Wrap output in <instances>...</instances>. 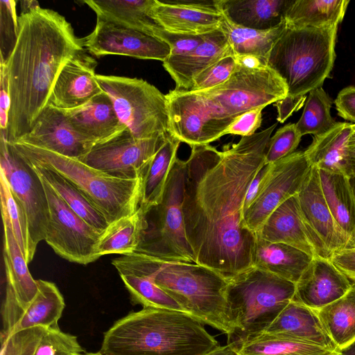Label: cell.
<instances>
[{"label":"cell","instance_id":"31","mask_svg":"<svg viewBox=\"0 0 355 355\" xmlns=\"http://www.w3.org/2000/svg\"><path fill=\"white\" fill-rule=\"evenodd\" d=\"M318 171L322 193L331 214L355 243V195L349 178L345 174Z\"/></svg>","mask_w":355,"mask_h":355},{"label":"cell","instance_id":"49","mask_svg":"<svg viewBox=\"0 0 355 355\" xmlns=\"http://www.w3.org/2000/svg\"><path fill=\"white\" fill-rule=\"evenodd\" d=\"M263 107L256 108L238 116L228 127L225 135L248 137L256 133L262 122Z\"/></svg>","mask_w":355,"mask_h":355},{"label":"cell","instance_id":"42","mask_svg":"<svg viewBox=\"0 0 355 355\" xmlns=\"http://www.w3.org/2000/svg\"><path fill=\"white\" fill-rule=\"evenodd\" d=\"M0 173L1 214L8 218L17 243L26 262L29 263L33 259L31 257L26 215L22 206L12 194L4 175L1 172Z\"/></svg>","mask_w":355,"mask_h":355},{"label":"cell","instance_id":"51","mask_svg":"<svg viewBox=\"0 0 355 355\" xmlns=\"http://www.w3.org/2000/svg\"><path fill=\"white\" fill-rule=\"evenodd\" d=\"M10 92L7 69L4 62H0V126L6 132L8 124Z\"/></svg>","mask_w":355,"mask_h":355},{"label":"cell","instance_id":"18","mask_svg":"<svg viewBox=\"0 0 355 355\" xmlns=\"http://www.w3.org/2000/svg\"><path fill=\"white\" fill-rule=\"evenodd\" d=\"M151 14L167 32L190 35H207L218 31L224 19L216 1L155 0Z\"/></svg>","mask_w":355,"mask_h":355},{"label":"cell","instance_id":"6","mask_svg":"<svg viewBox=\"0 0 355 355\" xmlns=\"http://www.w3.org/2000/svg\"><path fill=\"white\" fill-rule=\"evenodd\" d=\"M227 282V301L234 327L227 344L238 350L268 328L293 300L296 284L254 266Z\"/></svg>","mask_w":355,"mask_h":355},{"label":"cell","instance_id":"30","mask_svg":"<svg viewBox=\"0 0 355 355\" xmlns=\"http://www.w3.org/2000/svg\"><path fill=\"white\" fill-rule=\"evenodd\" d=\"M352 132V124L337 122L327 132L313 136L304 150L311 166L326 172L345 174L346 151Z\"/></svg>","mask_w":355,"mask_h":355},{"label":"cell","instance_id":"9","mask_svg":"<svg viewBox=\"0 0 355 355\" xmlns=\"http://www.w3.org/2000/svg\"><path fill=\"white\" fill-rule=\"evenodd\" d=\"M96 78L121 123L136 139L169 132L167 99L154 85L137 78L98 74Z\"/></svg>","mask_w":355,"mask_h":355},{"label":"cell","instance_id":"38","mask_svg":"<svg viewBox=\"0 0 355 355\" xmlns=\"http://www.w3.org/2000/svg\"><path fill=\"white\" fill-rule=\"evenodd\" d=\"M142 230L143 213L139 208L134 214L110 223L97 243V255L100 257L113 254L125 255L136 252Z\"/></svg>","mask_w":355,"mask_h":355},{"label":"cell","instance_id":"21","mask_svg":"<svg viewBox=\"0 0 355 355\" xmlns=\"http://www.w3.org/2000/svg\"><path fill=\"white\" fill-rule=\"evenodd\" d=\"M96 64L85 51L71 58L60 72L48 105L61 110L73 109L102 93L96 78Z\"/></svg>","mask_w":355,"mask_h":355},{"label":"cell","instance_id":"16","mask_svg":"<svg viewBox=\"0 0 355 355\" xmlns=\"http://www.w3.org/2000/svg\"><path fill=\"white\" fill-rule=\"evenodd\" d=\"M83 39L85 49L96 57L118 55L163 62L171 53L170 46L152 34L98 19Z\"/></svg>","mask_w":355,"mask_h":355},{"label":"cell","instance_id":"20","mask_svg":"<svg viewBox=\"0 0 355 355\" xmlns=\"http://www.w3.org/2000/svg\"><path fill=\"white\" fill-rule=\"evenodd\" d=\"M255 236L269 242L288 245L313 258L330 259L306 223L300 209L297 194L278 207Z\"/></svg>","mask_w":355,"mask_h":355},{"label":"cell","instance_id":"35","mask_svg":"<svg viewBox=\"0 0 355 355\" xmlns=\"http://www.w3.org/2000/svg\"><path fill=\"white\" fill-rule=\"evenodd\" d=\"M27 162L87 223L101 232L108 227L110 223L103 212L72 183L49 168Z\"/></svg>","mask_w":355,"mask_h":355},{"label":"cell","instance_id":"59","mask_svg":"<svg viewBox=\"0 0 355 355\" xmlns=\"http://www.w3.org/2000/svg\"><path fill=\"white\" fill-rule=\"evenodd\" d=\"M355 144V124H352V132L349 137L348 145Z\"/></svg>","mask_w":355,"mask_h":355},{"label":"cell","instance_id":"25","mask_svg":"<svg viewBox=\"0 0 355 355\" xmlns=\"http://www.w3.org/2000/svg\"><path fill=\"white\" fill-rule=\"evenodd\" d=\"M264 332L338 351L316 310L294 300L288 303Z\"/></svg>","mask_w":355,"mask_h":355},{"label":"cell","instance_id":"23","mask_svg":"<svg viewBox=\"0 0 355 355\" xmlns=\"http://www.w3.org/2000/svg\"><path fill=\"white\" fill-rule=\"evenodd\" d=\"M228 55H234L225 35L220 29L207 34L205 40L192 51L170 55L163 62V67L175 81V89L189 91L199 73Z\"/></svg>","mask_w":355,"mask_h":355},{"label":"cell","instance_id":"26","mask_svg":"<svg viewBox=\"0 0 355 355\" xmlns=\"http://www.w3.org/2000/svg\"><path fill=\"white\" fill-rule=\"evenodd\" d=\"M293 0H216L223 17L246 28L264 31L282 24Z\"/></svg>","mask_w":355,"mask_h":355},{"label":"cell","instance_id":"46","mask_svg":"<svg viewBox=\"0 0 355 355\" xmlns=\"http://www.w3.org/2000/svg\"><path fill=\"white\" fill-rule=\"evenodd\" d=\"M0 10V62H5L15 47L19 33L16 1L1 0Z\"/></svg>","mask_w":355,"mask_h":355},{"label":"cell","instance_id":"34","mask_svg":"<svg viewBox=\"0 0 355 355\" xmlns=\"http://www.w3.org/2000/svg\"><path fill=\"white\" fill-rule=\"evenodd\" d=\"M225 35L235 58L254 56L268 65L269 54L286 29L284 21L271 29L259 31L233 24L225 17L220 28Z\"/></svg>","mask_w":355,"mask_h":355},{"label":"cell","instance_id":"44","mask_svg":"<svg viewBox=\"0 0 355 355\" xmlns=\"http://www.w3.org/2000/svg\"><path fill=\"white\" fill-rule=\"evenodd\" d=\"M295 123H288L270 137L264 166L275 163L295 152L302 138Z\"/></svg>","mask_w":355,"mask_h":355},{"label":"cell","instance_id":"53","mask_svg":"<svg viewBox=\"0 0 355 355\" xmlns=\"http://www.w3.org/2000/svg\"><path fill=\"white\" fill-rule=\"evenodd\" d=\"M306 99V96L295 98L286 96L284 98L276 102L275 105L278 112L277 121L284 123L293 112L297 111L304 105Z\"/></svg>","mask_w":355,"mask_h":355},{"label":"cell","instance_id":"4","mask_svg":"<svg viewBox=\"0 0 355 355\" xmlns=\"http://www.w3.org/2000/svg\"><path fill=\"white\" fill-rule=\"evenodd\" d=\"M204 323L182 311L146 307L104 333L103 355H207L219 347Z\"/></svg>","mask_w":355,"mask_h":355},{"label":"cell","instance_id":"13","mask_svg":"<svg viewBox=\"0 0 355 355\" xmlns=\"http://www.w3.org/2000/svg\"><path fill=\"white\" fill-rule=\"evenodd\" d=\"M49 207L45 241L63 259L86 265L97 260L103 233L78 216L40 176Z\"/></svg>","mask_w":355,"mask_h":355},{"label":"cell","instance_id":"56","mask_svg":"<svg viewBox=\"0 0 355 355\" xmlns=\"http://www.w3.org/2000/svg\"><path fill=\"white\" fill-rule=\"evenodd\" d=\"M207 355H239L236 348L232 344L219 346Z\"/></svg>","mask_w":355,"mask_h":355},{"label":"cell","instance_id":"12","mask_svg":"<svg viewBox=\"0 0 355 355\" xmlns=\"http://www.w3.org/2000/svg\"><path fill=\"white\" fill-rule=\"evenodd\" d=\"M1 172L22 206L27 218L31 257L37 244L45 240L49 207L42 180L32 166L8 142L1 132Z\"/></svg>","mask_w":355,"mask_h":355},{"label":"cell","instance_id":"15","mask_svg":"<svg viewBox=\"0 0 355 355\" xmlns=\"http://www.w3.org/2000/svg\"><path fill=\"white\" fill-rule=\"evenodd\" d=\"M170 134L167 132L150 139H138L125 128L110 139L94 146L78 159L116 178H142L151 159Z\"/></svg>","mask_w":355,"mask_h":355},{"label":"cell","instance_id":"28","mask_svg":"<svg viewBox=\"0 0 355 355\" xmlns=\"http://www.w3.org/2000/svg\"><path fill=\"white\" fill-rule=\"evenodd\" d=\"M154 1L155 0H87L83 2L96 13L98 19L156 36L162 28L155 21L151 14Z\"/></svg>","mask_w":355,"mask_h":355},{"label":"cell","instance_id":"52","mask_svg":"<svg viewBox=\"0 0 355 355\" xmlns=\"http://www.w3.org/2000/svg\"><path fill=\"white\" fill-rule=\"evenodd\" d=\"M330 261L355 283V247L335 252Z\"/></svg>","mask_w":355,"mask_h":355},{"label":"cell","instance_id":"40","mask_svg":"<svg viewBox=\"0 0 355 355\" xmlns=\"http://www.w3.org/2000/svg\"><path fill=\"white\" fill-rule=\"evenodd\" d=\"M332 104V99L322 87L309 93L302 116L295 123L302 136L323 134L336 124L330 114Z\"/></svg>","mask_w":355,"mask_h":355},{"label":"cell","instance_id":"60","mask_svg":"<svg viewBox=\"0 0 355 355\" xmlns=\"http://www.w3.org/2000/svg\"><path fill=\"white\" fill-rule=\"evenodd\" d=\"M350 184L355 195V177L349 178Z\"/></svg>","mask_w":355,"mask_h":355},{"label":"cell","instance_id":"54","mask_svg":"<svg viewBox=\"0 0 355 355\" xmlns=\"http://www.w3.org/2000/svg\"><path fill=\"white\" fill-rule=\"evenodd\" d=\"M267 171V166L265 165L256 175L252 180L246 192L244 204H243V215L246 210L252 205L256 198L259 191L261 182Z\"/></svg>","mask_w":355,"mask_h":355},{"label":"cell","instance_id":"29","mask_svg":"<svg viewBox=\"0 0 355 355\" xmlns=\"http://www.w3.org/2000/svg\"><path fill=\"white\" fill-rule=\"evenodd\" d=\"M3 226V261L6 280L19 306L25 310L38 292L37 280L31 276L23 252L12 232L8 218L2 215Z\"/></svg>","mask_w":355,"mask_h":355},{"label":"cell","instance_id":"45","mask_svg":"<svg viewBox=\"0 0 355 355\" xmlns=\"http://www.w3.org/2000/svg\"><path fill=\"white\" fill-rule=\"evenodd\" d=\"M47 329L35 327L21 330L1 339V355H35Z\"/></svg>","mask_w":355,"mask_h":355},{"label":"cell","instance_id":"61","mask_svg":"<svg viewBox=\"0 0 355 355\" xmlns=\"http://www.w3.org/2000/svg\"><path fill=\"white\" fill-rule=\"evenodd\" d=\"M82 355H103L100 352H95V353H86V354H83Z\"/></svg>","mask_w":355,"mask_h":355},{"label":"cell","instance_id":"22","mask_svg":"<svg viewBox=\"0 0 355 355\" xmlns=\"http://www.w3.org/2000/svg\"><path fill=\"white\" fill-rule=\"evenodd\" d=\"M352 285L330 259L314 257L296 283L293 300L318 310L343 297Z\"/></svg>","mask_w":355,"mask_h":355},{"label":"cell","instance_id":"7","mask_svg":"<svg viewBox=\"0 0 355 355\" xmlns=\"http://www.w3.org/2000/svg\"><path fill=\"white\" fill-rule=\"evenodd\" d=\"M9 144L27 162L49 168L72 183L103 212L110 223L139 209L142 178H116L76 158L17 141Z\"/></svg>","mask_w":355,"mask_h":355},{"label":"cell","instance_id":"27","mask_svg":"<svg viewBox=\"0 0 355 355\" xmlns=\"http://www.w3.org/2000/svg\"><path fill=\"white\" fill-rule=\"evenodd\" d=\"M313 257L282 243H272L256 236L253 266L296 284Z\"/></svg>","mask_w":355,"mask_h":355},{"label":"cell","instance_id":"47","mask_svg":"<svg viewBox=\"0 0 355 355\" xmlns=\"http://www.w3.org/2000/svg\"><path fill=\"white\" fill-rule=\"evenodd\" d=\"M234 55L226 56L214 63L193 80L190 92H200L218 86L226 82L236 68Z\"/></svg>","mask_w":355,"mask_h":355},{"label":"cell","instance_id":"1","mask_svg":"<svg viewBox=\"0 0 355 355\" xmlns=\"http://www.w3.org/2000/svg\"><path fill=\"white\" fill-rule=\"evenodd\" d=\"M271 126L222 151L191 147L186 160L183 214L196 263L227 279L253 266L256 236L245 227L243 204L252 180L264 166Z\"/></svg>","mask_w":355,"mask_h":355},{"label":"cell","instance_id":"50","mask_svg":"<svg viewBox=\"0 0 355 355\" xmlns=\"http://www.w3.org/2000/svg\"><path fill=\"white\" fill-rule=\"evenodd\" d=\"M338 114L355 124V87L343 89L334 101Z\"/></svg>","mask_w":355,"mask_h":355},{"label":"cell","instance_id":"3","mask_svg":"<svg viewBox=\"0 0 355 355\" xmlns=\"http://www.w3.org/2000/svg\"><path fill=\"white\" fill-rule=\"evenodd\" d=\"M121 275L146 276L171 297L184 311L227 337L234 327L227 301V279L198 263L164 261L140 252L121 255L112 261Z\"/></svg>","mask_w":355,"mask_h":355},{"label":"cell","instance_id":"37","mask_svg":"<svg viewBox=\"0 0 355 355\" xmlns=\"http://www.w3.org/2000/svg\"><path fill=\"white\" fill-rule=\"evenodd\" d=\"M316 311L338 351L355 340V284L343 297Z\"/></svg>","mask_w":355,"mask_h":355},{"label":"cell","instance_id":"33","mask_svg":"<svg viewBox=\"0 0 355 355\" xmlns=\"http://www.w3.org/2000/svg\"><path fill=\"white\" fill-rule=\"evenodd\" d=\"M180 143L179 139L170 134L146 169L142 176L139 205L144 214L161 202Z\"/></svg>","mask_w":355,"mask_h":355},{"label":"cell","instance_id":"39","mask_svg":"<svg viewBox=\"0 0 355 355\" xmlns=\"http://www.w3.org/2000/svg\"><path fill=\"white\" fill-rule=\"evenodd\" d=\"M237 351L239 355H336L338 352L266 332L248 339Z\"/></svg>","mask_w":355,"mask_h":355},{"label":"cell","instance_id":"36","mask_svg":"<svg viewBox=\"0 0 355 355\" xmlns=\"http://www.w3.org/2000/svg\"><path fill=\"white\" fill-rule=\"evenodd\" d=\"M349 0H293L284 17L287 28L338 25Z\"/></svg>","mask_w":355,"mask_h":355},{"label":"cell","instance_id":"8","mask_svg":"<svg viewBox=\"0 0 355 355\" xmlns=\"http://www.w3.org/2000/svg\"><path fill=\"white\" fill-rule=\"evenodd\" d=\"M185 182L186 161L177 157L161 202L146 213L142 212L143 230L136 252L168 261L196 263L185 230Z\"/></svg>","mask_w":355,"mask_h":355},{"label":"cell","instance_id":"14","mask_svg":"<svg viewBox=\"0 0 355 355\" xmlns=\"http://www.w3.org/2000/svg\"><path fill=\"white\" fill-rule=\"evenodd\" d=\"M266 166L258 194L243 215L245 227L254 235L278 207L298 193L312 167L304 150Z\"/></svg>","mask_w":355,"mask_h":355},{"label":"cell","instance_id":"11","mask_svg":"<svg viewBox=\"0 0 355 355\" xmlns=\"http://www.w3.org/2000/svg\"><path fill=\"white\" fill-rule=\"evenodd\" d=\"M166 97L169 132L191 148L218 139L235 119L225 116L197 92L174 89Z\"/></svg>","mask_w":355,"mask_h":355},{"label":"cell","instance_id":"19","mask_svg":"<svg viewBox=\"0 0 355 355\" xmlns=\"http://www.w3.org/2000/svg\"><path fill=\"white\" fill-rule=\"evenodd\" d=\"M17 141L76 159L94 146L71 128L61 109L50 105L43 110L32 129Z\"/></svg>","mask_w":355,"mask_h":355},{"label":"cell","instance_id":"41","mask_svg":"<svg viewBox=\"0 0 355 355\" xmlns=\"http://www.w3.org/2000/svg\"><path fill=\"white\" fill-rule=\"evenodd\" d=\"M132 304L143 308L167 309L184 311L179 304L146 276L120 275Z\"/></svg>","mask_w":355,"mask_h":355},{"label":"cell","instance_id":"10","mask_svg":"<svg viewBox=\"0 0 355 355\" xmlns=\"http://www.w3.org/2000/svg\"><path fill=\"white\" fill-rule=\"evenodd\" d=\"M225 116L236 119L250 110L284 98V81L269 67L250 68L238 64L230 78L215 87L197 92Z\"/></svg>","mask_w":355,"mask_h":355},{"label":"cell","instance_id":"58","mask_svg":"<svg viewBox=\"0 0 355 355\" xmlns=\"http://www.w3.org/2000/svg\"><path fill=\"white\" fill-rule=\"evenodd\" d=\"M336 355H355V340L346 347L339 350Z\"/></svg>","mask_w":355,"mask_h":355},{"label":"cell","instance_id":"43","mask_svg":"<svg viewBox=\"0 0 355 355\" xmlns=\"http://www.w3.org/2000/svg\"><path fill=\"white\" fill-rule=\"evenodd\" d=\"M85 350L77 337L62 331L59 327L47 329L35 355H82Z\"/></svg>","mask_w":355,"mask_h":355},{"label":"cell","instance_id":"32","mask_svg":"<svg viewBox=\"0 0 355 355\" xmlns=\"http://www.w3.org/2000/svg\"><path fill=\"white\" fill-rule=\"evenodd\" d=\"M37 283L36 296L25 310L22 309L11 334L40 326L59 327L58 322L65 306L63 296L54 283L42 279H37Z\"/></svg>","mask_w":355,"mask_h":355},{"label":"cell","instance_id":"48","mask_svg":"<svg viewBox=\"0 0 355 355\" xmlns=\"http://www.w3.org/2000/svg\"><path fill=\"white\" fill-rule=\"evenodd\" d=\"M207 35V34L202 35L175 34L162 28L156 36L170 46L171 55H180L194 50L205 40Z\"/></svg>","mask_w":355,"mask_h":355},{"label":"cell","instance_id":"57","mask_svg":"<svg viewBox=\"0 0 355 355\" xmlns=\"http://www.w3.org/2000/svg\"><path fill=\"white\" fill-rule=\"evenodd\" d=\"M21 12L29 11L36 7L40 6L39 3L35 1H20Z\"/></svg>","mask_w":355,"mask_h":355},{"label":"cell","instance_id":"17","mask_svg":"<svg viewBox=\"0 0 355 355\" xmlns=\"http://www.w3.org/2000/svg\"><path fill=\"white\" fill-rule=\"evenodd\" d=\"M302 216L329 258L336 252L355 247L341 230L327 205L321 188L319 171L312 166L297 193Z\"/></svg>","mask_w":355,"mask_h":355},{"label":"cell","instance_id":"55","mask_svg":"<svg viewBox=\"0 0 355 355\" xmlns=\"http://www.w3.org/2000/svg\"><path fill=\"white\" fill-rule=\"evenodd\" d=\"M345 174L349 178L355 177V144L347 146L345 161Z\"/></svg>","mask_w":355,"mask_h":355},{"label":"cell","instance_id":"2","mask_svg":"<svg viewBox=\"0 0 355 355\" xmlns=\"http://www.w3.org/2000/svg\"><path fill=\"white\" fill-rule=\"evenodd\" d=\"M18 22L16 44L4 62L10 103L8 128L1 132L9 143L32 129L63 67L85 49L83 39L53 10L36 7L21 12Z\"/></svg>","mask_w":355,"mask_h":355},{"label":"cell","instance_id":"5","mask_svg":"<svg viewBox=\"0 0 355 355\" xmlns=\"http://www.w3.org/2000/svg\"><path fill=\"white\" fill-rule=\"evenodd\" d=\"M338 26L286 27L269 54L268 67L286 83L287 96H304L322 87L334 67Z\"/></svg>","mask_w":355,"mask_h":355},{"label":"cell","instance_id":"24","mask_svg":"<svg viewBox=\"0 0 355 355\" xmlns=\"http://www.w3.org/2000/svg\"><path fill=\"white\" fill-rule=\"evenodd\" d=\"M62 110L71 128L94 146L126 128L121 123L111 99L104 92L80 107Z\"/></svg>","mask_w":355,"mask_h":355}]
</instances>
